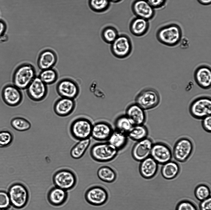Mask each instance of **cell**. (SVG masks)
<instances>
[{
    "label": "cell",
    "instance_id": "1",
    "mask_svg": "<svg viewBox=\"0 0 211 210\" xmlns=\"http://www.w3.org/2000/svg\"><path fill=\"white\" fill-rule=\"evenodd\" d=\"M34 66L28 63H23L17 67L13 75L14 85L20 89H26L36 77Z\"/></svg>",
    "mask_w": 211,
    "mask_h": 210
},
{
    "label": "cell",
    "instance_id": "2",
    "mask_svg": "<svg viewBox=\"0 0 211 210\" xmlns=\"http://www.w3.org/2000/svg\"><path fill=\"white\" fill-rule=\"evenodd\" d=\"M119 151L108 142H103L94 144L90 150L92 159L100 163H106L114 160Z\"/></svg>",
    "mask_w": 211,
    "mask_h": 210
},
{
    "label": "cell",
    "instance_id": "3",
    "mask_svg": "<svg viewBox=\"0 0 211 210\" xmlns=\"http://www.w3.org/2000/svg\"><path fill=\"white\" fill-rule=\"evenodd\" d=\"M156 37L161 43L172 47L179 44L182 37L180 27L176 24H171L160 28L157 31Z\"/></svg>",
    "mask_w": 211,
    "mask_h": 210
},
{
    "label": "cell",
    "instance_id": "4",
    "mask_svg": "<svg viewBox=\"0 0 211 210\" xmlns=\"http://www.w3.org/2000/svg\"><path fill=\"white\" fill-rule=\"evenodd\" d=\"M93 124L89 119L80 117L74 119L69 127V132L74 139L79 140L91 137Z\"/></svg>",
    "mask_w": 211,
    "mask_h": 210
},
{
    "label": "cell",
    "instance_id": "5",
    "mask_svg": "<svg viewBox=\"0 0 211 210\" xmlns=\"http://www.w3.org/2000/svg\"><path fill=\"white\" fill-rule=\"evenodd\" d=\"M160 96L158 91L153 88L147 87L141 91L137 95L135 103L144 110L155 107L159 104Z\"/></svg>",
    "mask_w": 211,
    "mask_h": 210
},
{
    "label": "cell",
    "instance_id": "6",
    "mask_svg": "<svg viewBox=\"0 0 211 210\" xmlns=\"http://www.w3.org/2000/svg\"><path fill=\"white\" fill-rule=\"evenodd\" d=\"M110 44L111 51L112 55L117 58H126L129 56L132 52V42L130 38L126 34H119Z\"/></svg>",
    "mask_w": 211,
    "mask_h": 210
},
{
    "label": "cell",
    "instance_id": "7",
    "mask_svg": "<svg viewBox=\"0 0 211 210\" xmlns=\"http://www.w3.org/2000/svg\"><path fill=\"white\" fill-rule=\"evenodd\" d=\"M189 111L192 117L198 119L211 115V98L208 96H201L194 99L189 107Z\"/></svg>",
    "mask_w": 211,
    "mask_h": 210
},
{
    "label": "cell",
    "instance_id": "8",
    "mask_svg": "<svg viewBox=\"0 0 211 210\" xmlns=\"http://www.w3.org/2000/svg\"><path fill=\"white\" fill-rule=\"evenodd\" d=\"M53 181L55 186L67 191L75 187L77 178L72 171L69 169H63L57 171L54 174Z\"/></svg>",
    "mask_w": 211,
    "mask_h": 210
},
{
    "label": "cell",
    "instance_id": "9",
    "mask_svg": "<svg viewBox=\"0 0 211 210\" xmlns=\"http://www.w3.org/2000/svg\"><path fill=\"white\" fill-rule=\"evenodd\" d=\"M194 145L192 140L186 137L178 139L174 144L173 154L177 161L184 163L192 155Z\"/></svg>",
    "mask_w": 211,
    "mask_h": 210
},
{
    "label": "cell",
    "instance_id": "10",
    "mask_svg": "<svg viewBox=\"0 0 211 210\" xmlns=\"http://www.w3.org/2000/svg\"><path fill=\"white\" fill-rule=\"evenodd\" d=\"M9 196L10 202L15 208H21L27 204L29 194L27 188L21 184H16L10 188Z\"/></svg>",
    "mask_w": 211,
    "mask_h": 210
},
{
    "label": "cell",
    "instance_id": "11",
    "mask_svg": "<svg viewBox=\"0 0 211 210\" xmlns=\"http://www.w3.org/2000/svg\"><path fill=\"white\" fill-rule=\"evenodd\" d=\"M84 196L88 204L93 206H100L106 203L108 195L104 188L99 185H95L86 190Z\"/></svg>",
    "mask_w": 211,
    "mask_h": 210
},
{
    "label": "cell",
    "instance_id": "12",
    "mask_svg": "<svg viewBox=\"0 0 211 210\" xmlns=\"http://www.w3.org/2000/svg\"><path fill=\"white\" fill-rule=\"evenodd\" d=\"M56 90L61 97L74 99L78 96L80 92L77 83L72 79L67 78L62 79L57 83Z\"/></svg>",
    "mask_w": 211,
    "mask_h": 210
},
{
    "label": "cell",
    "instance_id": "13",
    "mask_svg": "<svg viewBox=\"0 0 211 210\" xmlns=\"http://www.w3.org/2000/svg\"><path fill=\"white\" fill-rule=\"evenodd\" d=\"M26 89L28 97L35 102L44 100L46 97L48 92L47 85L38 76H36Z\"/></svg>",
    "mask_w": 211,
    "mask_h": 210
},
{
    "label": "cell",
    "instance_id": "14",
    "mask_svg": "<svg viewBox=\"0 0 211 210\" xmlns=\"http://www.w3.org/2000/svg\"><path fill=\"white\" fill-rule=\"evenodd\" d=\"M153 144L152 140L147 137L137 141L132 150L131 154L133 159L140 162L150 156Z\"/></svg>",
    "mask_w": 211,
    "mask_h": 210
},
{
    "label": "cell",
    "instance_id": "15",
    "mask_svg": "<svg viewBox=\"0 0 211 210\" xmlns=\"http://www.w3.org/2000/svg\"><path fill=\"white\" fill-rule=\"evenodd\" d=\"M172 155L170 148L166 144L161 142L153 144L150 156L158 164L162 165L171 160Z\"/></svg>",
    "mask_w": 211,
    "mask_h": 210
},
{
    "label": "cell",
    "instance_id": "16",
    "mask_svg": "<svg viewBox=\"0 0 211 210\" xmlns=\"http://www.w3.org/2000/svg\"><path fill=\"white\" fill-rule=\"evenodd\" d=\"M2 95L5 103L11 107L19 105L23 99V94L20 89L14 85L5 87L2 91Z\"/></svg>",
    "mask_w": 211,
    "mask_h": 210
},
{
    "label": "cell",
    "instance_id": "17",
    "mask_svg": "<svg viewBox=\"0 0 211 210\" xmlns=\"http://www.w3.org/2000/svg\"><path fill=\"white\" fill-rule=\"evenodd\" d=\"M113 130L109 123L104 121H98L93 124L91 137L99 141H107Z\"/></svg>",
    "mask_w": 211,
    "mask_h": 210
},
{
    "label": "cell",
    "instance_id": "18",
    "mask_svg": "<svg viewBox=\"0 0 211 210\" xmlns=\"http://www.w3.org/2000/svg\"><path fill=\"white\" fill-rule=\"evenodd\" d=\"M131 10L136 17L143 18L148 20L154 16V9L146 0H135L132 3Z\"/></svg>",
    "mask_w": 211,
    "mask_h": 210
},
{
    "label": "cell",
    "instance_id": "19",
    "mask_svg": "<svg viewBox=\"0 0 211 210\" xmlns=\"http://www.w3.org/2000/svg\"><path fill=\"white\" fill-rule=\"evenodd\" d=\"M194 78L197 84L201 88L208 89L211 86V69L209 66L202 65L194 71Z\"/></svg>",
    "mask_w": 211,
    "mask_h": 210
},
{
    "label": "cell",
    "instance_id": "20",
    "mask_svg": "<svg viewBox=\"0 0 211 210\" xmlns=\"http://www.w3.org/2000/svg\"><path fill=\"white\" fill-rule=\"evenodd\" d=\"M76 105L74 99L61 97L55 102L53 111L55 114L59 116L67 117L73 113Z\"/></svg>",
    "mask_w": 211,
    "mask_h": 210
},
{
    "label": "cell",
    "instance_id": "21",
    "mask_svg": "<svg viewBox=\"0 0 211 210\" xmlns=\"http://www.w3.org/2000/svg\"><path fill=\"white\" fill-rule=\"evenodd\" d=\"M158 164L150 156L140 162L139 172L144 178L150 179L157 174L158 168Z\"/></svg>",
    "mask_w": 211,
    "mask_h": 210
},
{
    "label": "cell",
    "instance_id": "22",
    "mask_svg": "<svg viewBox=\"0 0 211 210\" xmlns=\"http://www.w3.org/2000/svg\"><path fill=\"white\" fill-rule=\"evenodd\" d=\"M125 114L134 125L144 124L146 120L145 110L135 103L128 106Z\"/></svg>",
    "mask_w": 211,
    "mask_h": 210
},
{
    "label": "cell",
    "instance_id": "23",
    "mask_svg": "<svg viewBox=\"0 0 211 210\" xmlns=\"http://www.w3.org/2000/svg\"><path fill=\"white\" fill-rule=\"evenodd\" d=\"M57 60L56 53L50 49L42 50L38 56L37 63L39 68L41 70L53 68Z\"/></svg>",
    "mask_w": 211,
    "mask_h": 210
},
{
    "label": "cell",
    "instance_id": "24",
    "mask_svg": "<svg viewBox=\"0 0 211 210\" xmlns=\"http://www.w3.org/2000/svg\"><path fill=\"white\" fill-rule=\"evenodd\" d=\"M68 196L67 191L55 186L49 191L47 198L51 204L55 206H59L62 205L66 202Z\"/></svg>",
    "mask_w": 211,
    "mask_h": 210
},
{
    "label": "cell",
    "instance_id": "25",
    "mask_svg": "<svg viewBox=\"0 0 211 210\" xmlns=\"http://www.w3.org/2000/svg\"><path fill=\"white\" fill-rule=\"evenodd\" d=\"M149 27L148 20L137 17L133 18L129 25L130 32L133 35L137 37L144 35L147 32Z\"/></svg>",
    "mask_w": 211,
    "mask_h": 210
},
{
    "label": "cell",
    "instance_id": "26",
    "mask_svg": "<svg viewBox=\"0 0 211 210\" xmlns=\"http://www.w3.org/2000/svg\"><path fill=\"white\" fill-rule=\"evenodd\" d=\"M128 139L127 134L115 129L107 141L119 151L126 146Z\"/></svg>",
    "mask_w": 211,
    "mask_h": 210
},
{
    "label": "cell",
    "instance_id": "27",
    "mask_svg": "<svg viewBox=\"0 0 211 210\" xmlns=\"http://www.w3.org/2000/svg\"><path fill=\"white\" fill-rule=\"evenodd\" d=\"M180 171V166L176 162L170 160L162 164L161 172L162 175L168 180L175 178Z\"/></svg>",
    "mask_w": 211,
    "mask_h": 210
},
{
    "label": "cell",
    "instance_id": "28",
    "mask_svg": "<svg viewBox=\"0 0 211 210\" xmlns=\"http://www.w3.org/2000/svg\"><path fill=\"white\" fill-rule=\"evenodd\" d=\"M91 138L78 140L70 151L71 156L74 159H79L84 155L91 143Z\"/></svg>",
    "mask_w": 211,
    "mask_h": 210
},
{
    "label": "cell",
    "instance_id": "29",
    "mask_svg": "<svg viewBox=\"0 0 211 210\" xmlns=\"http://www.w3.org/2000/svg\"><path fill=\"white\" fill-rule=\"evenodd\" d=\"M97 175L101 181L108 183L114 181L117 177L116 171L107 166H103L99 168L97 171Z\"/></svg>",
    "mask_w": 211,
    "mask_h": 210
},
{
    "label": "cell",
    "instance_id": "30",
    "mask_svg": "<svg viewBox=\"0 0 211 210\" xmlns=\"http://www.w3.org/2000/svg\"><path fill=\"white\" fill-rule=\"evenodd\" d=\"M148 132L147 128L144 124L136 125L127 134L129 138L137 142L147 137Z\"/></svg>",
    "mask_w": 211,
    "mask_h": 210
},
{
    "label": "cell",
    "instance_id": "31",
    "mask_svg": "<svg viewBox=\"0 0 211 210\" xmlns=\"http://www.w3.org/2000/svg\"><path fill=\"white\" fill-rule=\"evenodd\" d=\"M114 125L115 129L127 134L134 125L125 114H123L116 119Z\"/></svg>",
    "mask_w": 211,
    "mask_h": 210
},
{
    "label": "cell",
    "instance_id": "32",
    "mask_svg": "<svg viewBox=\"0 0 211 210\" xmlns=\"http://www.w3.org/2000/svg\"><path fill=\"white\" fill-rule=\"evenodd\" d=\"M38 77L47 85L53 84L57 81L58 74L56 70L51 68L41 70Z\"/></svg>",
    "mask_w": 211,
    "mask_h": 210
},
{
    "label": "cell",
    "instance_id": "33",
    "mask_svg": "<svg viewBox=\"0 0 211 210\" xmlns=\"http://www.w3.org/2000/svg\"><path fill=\"white\" fill-rule=\"evenodd\" d=\"M111 2L109 0H88V4L90 9L96 13H102L110 7Z\"/></svg>",
    "mask_w": 211,
    "mask_h": 210
},
{
    "label": "cell",
    "instance_id": "34",
    "mask_svg": "<svg viewBox=\"0 0 211 210\" xmlns=\"http://www.w3.org/2000/svg\"><path fill=\"white\" fill-rule=\"evenodd\" d=\"M101 37L106 43L111 44L117 37L119 34L117 30L112 26L104 28L101 32Z\"/></svg>",
    "mask_w": 211,
    "mask_h": 210
},
{
    "label": "cell",
    "instance_id": "35",
    "mask_svg": "<svg viewBox=\"0 0 211 210\" xmlns=\"http://www.w3.org/2000/svg\"><path fill=\"white\" fill-rule=\"evenodd\" d=\"M12 127L15 130L24 131L31 128V123L27 119L21 117H16L12 119L11 122Z\"/></svg>",
    "mask_w": 211,
    "mask_h": 210
},
{
    "label": "cell",
    "instance_id": "36",
    "mask_svg": "<svg viewBox=\"0 0 211 210\" xmlns=\"http://www.w3.org/2000/svg\"><path fill=\"white\" fill-rule=\"evenodd\" d=\"M194 195L196 198L201 201L211 197V191L207 185L202 184L198 185L194 190Z\"/></svg>",
    "mask_w": 211,
    "mask_h": 210
},
{
    "label": "cell",
    "instance_id": "37",
    "mask_svg": "<svg viewBox=\"0 0 211 210\" xmlns=\"http://www.w3.org/2000/svg\"><path fill=\"white\" fill-rule=\"evenodd\" d=\"M13 139L12 134L9 131L3 130L0 131V147H7L12 142Z\"/></svg>",
    "mask_w": 211,
    "mask_h": 210
},
{
    "label": "cell",
    "instance_id": "38",
    "mask_svg": "<svg viewBox=\"0 0 211 210\" xmlns=\"http://www.w3.org/2000/svg\"><path fill=\"white\" fill-rule=\"evenodd\" d=\"M175 210H198L196 204L190 200H184L177 204Z\"/></svg>",
    "mask_w": 211,
    "mask_h": 210
},
{
    "label": "cell",
    "instance_id": "39",
    "mask_svg": "<svg viewBox=\"0 0 211 210\" xmlns=\"http://www.w3.org/2000/svg\"><path fill=\"white\" fill-rule=\"evenodd\" d=\"M10 201L9 195L3 191H0V208L5 209L8 208Z\"/></svg>",
    "mask_w": 211,
    "mask_h": 210
},
{
    "label": "cell",
    "instance_id": "40",
    "mask_svg": "<svg viewBox=\"0 0 211 210\" xmlns=\"http://www.w3.org/2000/svg\"><path fill=\"white\" fill-rule=\"evenodd\" d=\"M202 125L203 129L208 132L210 133L211 131V116H208L203 118Z\"/></svg>",
    "mask_w": 211,
    "mask_h": 210
},
{
    "label": "cell",
    "instance_id": "41",
    "mask_svg": "<svg viewBox=\"0 0 211 210\" xmlns=\"http://www.w3.org/2000/svg\"><path fill=\"white\" fill-rule=\"evenodd\" d=\"M200 210H211V197L200 201L199 205Z\"/></svg>",
    "mask_w": 211,
    "mask_h": 210
},
{
    "label": "cell",
    "instance_id": "42",
    "mask_svg": "<svg viewBox=\"0 0 211 210\" xmlns=\"http://www.w3.org/2000/svg\"><path fill=\"white\" fill-rule=\"evenodd\" d=\"M154 9L162 7L165 4L167 0H146Z\"/></svg>",
    "mask_w": 211,
    "mask_h": 210
},
{
    "label": "cell",
    "instance_id": "43",
    "mask_svg": "<svg viewBox=\"0 0 211 210\" xmlns=\"http://www.w3.org/2000/svg\"><path fill=\"white\" fill-rule=\"evenodd\" d=\"M190 41L186 37H182L179 44L181 48L185 49L188 48L190 45Z\"/></svg>",
    "mask_w": 211,
    "mask_h": 210
},
{
    "label": "cell",
    "instance_id": "44",
    "mask_svg": "<svg viewBox=\"0 0 211 210\" xmlns=\"http://www.w3.org/2000/svg\"><path fill=\"white\" fill-rule=\"evenodd\" d=\"M6 25L2 20H0V38L4 34L6 29Z\"/></svg>",
    "mask_w": 211,
    "mask_h": 210
},
{
    "label": "cell",
    "instance_id": "45",
    "mask_svg": "<svg viewBox=\"0 0 211 210\" xmlns=\"http://www.w3.org/2000/svg\"><path fill=\"white\" fill-rule=\"evenodd\" d=\"M198 2L201 4L207 5L211 4V0H197Z\"/></svg>",
    "mask_w": 211,
    "mask_h": 210
},
{
    "label": "cell",
    "instance_id": "46",
    "mask_svg": "<svg viewBox=\"0 0 211 210\" xmlns=\"http://www.w3.org/2000/svg\"><path fill=\"white\" fill-rule=\"evenodd\" d=\"M111 2H112L113 3H117L119 2L122 0H109Z\"/></svg>",
    "mask_w": 211,
    "mask_h": 210
},
{
    "label": "cell",
    "instance_id": "47",
    "mask_svg": "<svg viewBox=\"0 0 211 210\" xmlns=\"http://www.w3.org/2000/svg\"><path fill=\"white\" fill-rule=\"evenodd\" d=\"M97 178H98V177H97V179H98ZM96 180H95V179L94 180V182H93V184H94V183H95V181ZM103 188H104V187H103ZM108 188L107 189L109 190H111V191H112V192H113L111 190V189H110L109 188Z\"/></svg>",
    "mask_w": 211,
    "mask_h": 210
},
{
    "label": "cell",
    "instance_id": "48",
    "mask_svg": "<svg viewBox=\"0 0 211 210\" xmlns=\"http://www.w3.org/2000/svg\"></svg>",
    "mask_w": 211,
    "mask_h": 210
}]
</instances>
